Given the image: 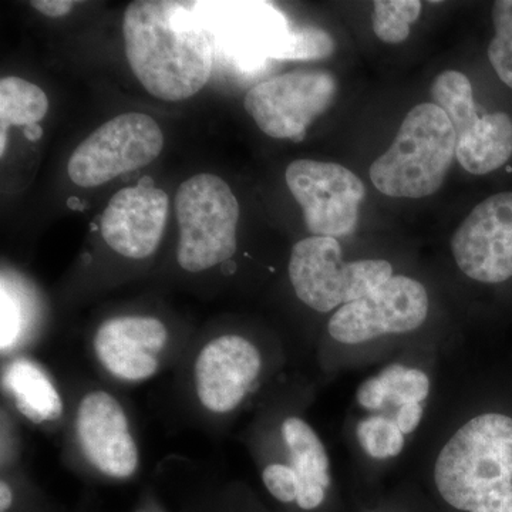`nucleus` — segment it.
<instances>
[{
  "instance_id": "obj_10",
  "label": "nucleus",
  "mask_w": 512,
  "mask_h": 512,
  "mask_svg": "<svg viewBox=\"0 0 512 512\" xmlns=\"http://www.w3.org/2000/svg\"><path fill=\"white\" fill-rule=\"evenodd\" d=\"M427 313L426 288L409 276H392L366 298L338 309L328 330L336 342L359 345L390 333L412 332L423 325Z\"/></svg>"
},
{
  "instance_id": "obj_5",
  "label": "nucleus",
  "mask_w": 512,
  "mask_h": 512,
  "mask_svg": "<svg viewBox=\"0 0 512 512\" xmlns=\"http://www.w3.org/2000/svg\"><path fill=\"white\" fill-rule=\"evenodd\" d=\"M288 269L296 296L320 313L366 298L393 276L389 262L383 259L345 262L338 239L315 235L302 239L292 248Z\"/></svg>"
},
{
  "instance_id": "obj_29",
  "label": "nucleus",
  "mask_w": 512,
  "mask_h": 512,
  "mask_svg": "<svg viewBox=\"0 0 512 512\" xmlns=\"http://www.w3.org/2000/svg\"><path fill=\"white\" fill-rule=\"evenodd\" d=\"M43 131L42 128L39 127V124H33V126L26 127L25 136L29 138V140L37 141L40 137H42Z\"/></svg>"
},
{
  "instance_id": "obj_27",
  "label": "nucleus",
  "mask_w": 512,
  "mask_h": 512,
  "mask_svg": "<svg viewBox=\"0 0 512 512\" xmlns=\"http://www.w3.org/2000/svg\"><path fill=\"white\" fill-rule=\"evenodd\" d=\"M76 3L72 0H32L30 6L47 18H63L72 12Z\"/></svg>"
},
{
  "instance_id": "obj_20",
  "label": "nucleus",
  "mask_w": 512,
  "mask_h": 512,
  "mask_svg": "<svg viewBox=\"0 0 512 512\" xmlns=\"http://www.w3.org/2000/svg\"><path fill=\"white\" fill-rule=\"evenodd\" d=\"M419 0H376L373 3L372 28L384 43L397 45L410 35V26L419 19Z\"/></svg>"
},
{
  "instance_id": "obj_9",
  "label": "nucleus",
  "mask_w": 512,
  "mask_h": 512,
  "mask_svg": "<svg viewBox=\"0 0 512 512\" xmlns=\"http://www.w3.org/2000/svg\"><path fill=\"white\" fill-rule=\"evenodd\" d=\"M285 177L315 237L338 239L355 232L366 195L356 174L340 164L296 160L286 168Z\"/></svg>"
},
{
  "instance_id": "obj_7",
  "label": "nucleus",
  "mask_w": 512,
  "mask_h": 512,
  "mask_svg": "<svg viewBox=\"0 0 512 512\" xmlns=\"http://www.w3.org/2000/svg\"><path fill=\"white\" fill-rule=\"evenodd\" d=\"M434 104L447 114L456 131V157L464 170L484 175L512 156V120L503 111L480 116L466 74L447 70L431 84Z\"/></svg>"
},
{
  "instance_id": "obj_11",
  "label": "nucleus",
  "mask_w": 512,
  "mask_h": 512,
  "mask_svg": "<svg viewBox=\"0 0 512 512\" xmlns=\"http://www.w3.org/2000/svg\"><path fill=\"white\" fill-rule=\"evenodd\" d=\"M451 251L474 281L500 284L512 278V192L480 202L458 227Z\"/></svg>"
},
{
  "instance_id": "obj_18",
  "label": "nucleus",
  "mask_w": 512,
  "mask_h": 512,
  "mask_svg": "<svg viewBox=\"0 0 512 512\" xmlns=\"http://www.w3.org/2000/svg\"><path fill=\"white\" fill-rule=\"evenodd\" d=\"M429 393L430 380L426 373L394 363L366 380L357 390V400L367 410H380L389 403L399 407L423 403Z\"/></svg>"
},
{
  "instance_id": "obj_14",
  "label": "nucleus",
  "mask_w": 512,
  "mask_h": 512,
  "mask_svg": "<svg viewBox=\"0 0 512 512\" xmlns=\"http://www.w3.org/2000/svg\"><path fill=\"white\" fill-rule=\"evenodd\" d=\"M170 200L160 188L141 181L111 197L101 215L104 242L128 259H146L156 254L167 225Z\"/></svg>"
},
{
  "instance_id": "obj_26",
  "label": "nucleus",
  "mask_w": 512,
  "mask_h": 512,
  "mask_svg": "<svg viewBox=\"0 0 512 512\" xmlns=\"http://www.w3.org/2000/svg\"><path fill=\"white\" fill-rule=\"evenodd\" d=\"M423 410L424 407L421 403L406 404V406L400 407L396 414V423L403 434L413 433L417 429L421 417H423Z\"/></svg>"
},
{
  "instance_id": "obj_19",
  "label": "nucleus",
  "mask_w": 512,
  "mask_h": 512,
  "mask_svg": "<svg viewBox=\"0 0 512 512\" xmlns=\"http://www.w3.org/2000/svg\"><path fill=\"white\" fill-rule=\"evenodd\" d=\"M49 99L36 84L16 76L0 80V156H5L8 131L12 126H33L45 119Z\"/></svg>"
},
{
  "instance_id": "obj_13",
  "label": "nucleus",
  "mask_w": 512,
  "mask_h": 512,
  "mask_svg": "<svg viewBox=\"0 0 512 512\" xmlns=\"http://www.w3.org/2000/svg\"><path fill=\"white\" fill-rule=\"evenodd\" d=\"M76 437L84 457L104 476L124 480L140 466V451L119 400L104 390L87 393L76 413Z\"/></svg>"
},
{
  "instance_id": "obj_15",
  "label": "nucleus",
  "mask_w": 512,
  "mask_h": 512,
  "mask_svg": "<svg viewBox=\"0 0 512 512\" xmlns=\"http://www.w3.org/2000/svg\"><path fill=\"white\" fill-rule=\"evenodd\" d=\"M168 329L154 316H116L101 323L93 349L101 367L117 380L146 382L160 369Z\"/></svg>"
},
{
  "instance_id": "obj_17",
  "label": "nucleus",
  "mask_w": 512,
  "mask_h": 512,
  "mask_svg": "<svg viewBox=\"0 0 512 512\" xmlns=\"http://www.w3.org/2000/svg\"><path fill=\"white\" fill-rule=\"evenodd\" d=\"M5 389L26 419L36 424L59 419L63 402L49 376L30 360L10 363L3 376Z\"/></svg>"
},
{
  "instance_id": "obj_3",
  "label": "nucleus",
  "mask_w": 512,
  "mask_h": 512,
  "mask_svg": "<svg viewBox=\"0 0 512 512\" xmlns=\"http://www.w3.org/2000/svg\"><path fill=\"white\" fill-rule=\"evenodd\" d=\"M456 131L434 103L414 107L392 146L370 167L372 183L387 197L424 198L439 191L456 157Z\"/></svg>"
},
{
  "instance_id": "obj_6",
  "label": "nucleus",
  "mask_w": 512,
  "mask_h": 512,
  "mask_svg": "<svg viewBox=\"0 0 512 512\" xmlns=\"http://www.w3.org/2000/svg\"><path fill=\"white\" fill-rule=\"evenodd\" d=\"M163 147L164 134L153 117L120 114L76 147L67 164V174L79 187H99L153 163Z\"/></svg>"
},
{
  "instance_id": "obj_24",
  "label": "nucleus",
  "mask_w": 512,
  "mask_h": 512,
  "mask_svg": "<svg viewBox=\"0 0 512 512\" xmlns=\"http://www.w3.org/2000/svg\"><path fill=\"white\" fill-rule=\"evenodd\" d=\"M266 490L281 503H293L298 498V485L291 466L269 464L262 473Z\"/></svg>"
},
{
  "instance_id": "obj_8",
  "label": "nucleus",
  "mask_w": 512,
  "mask_h": 512,
  "mask_svg": "<svg viewBox=\"0 0 512 512\" xmlns=\"http://www.w3.org/2000/svg\"><path fill=\"white\" fill-rule=\"evenodd\" d=\"M338 82L326 70H296L256 84L244 107L256 126L272 138L299 141L306 128L329 110Z\"/></svg>"
},
{
  "instance_id": "obj_25",
  "label": "nucleus",
  "mask_w": 512,
  "mask_h": 512,
  "mask_svg": "<svg viewBox=\"0 0 512 512\" xmlns=\"http://www.w3.org/2000/svg\"><path fill=\"white\" fill-rule=\"evenodd\" d=\"M23 313L19 302L10 295L2 284V352H8L16 345L23 328Z\"/></svg>"
},
{
  "instance_id": "obj_23",
  "label": "nucleus",
  "mask_w": 512,
  "mask_h": 512,
  "mask_svg": "<svg viewBox=\"0 0 512 512\" xmlns=\"http://www.w3.org/2000/svg\"><path fill=\"white\" fill-rule=\"evenodd\" d=\"M495 36L488 46V59L501 82L512 89V0L494 3Z\"/></svg>"
},
{
  "instance_id": "obj_28",
  "label": "nucleus",
  "mask_w": 512,
  "mask_h": 512,
  "mask_svg": "<svg viewBox=\"0 0 512 512\" xmlns=\"http://www.w3.org/2000/svg\"><path fill=\"white\" fill-rule=\"evenodd\" d=\"M13 504V493L10 490L9 484L2 481L0 483V512H6L10 510Z\"/></svg>"
},
{
  "instance_id": "obj_21",
  "label": "nucleus",
  "mask_w": 512,
  "mask_h": 512,
  "mask_svg": "<svg viewBox=\"0 0 512 512\" xmlns=\"http://www.w3.org/2000/svg\"><path fill=\"white\" fill-rule=\"evenodd\" d=\"M335 52V40L319 28L288 29L281 42L269 52L271 59L320 60Z\"/></svg>"
},
{
  "instance_id": "obj_1",
  "label": "nucleus",
  "mask_w": 512,
  "mask_h": 512,
  "mask_svg": "<svg viewBox=\"0 0 512 512\" xmlns=\"http://www.w3.org/2000/svg\"><path fill=\"white\" fill-rule=\"evenodd\" d=\"M123 36L131 72L156 99H191L210 80V39L183 3H130L123 16Z\"/></svg>"
},
{
  "instance_id": "obj_4",
  "label": "nucleus",
  "mask_w": 512,
  "mask_h": 512,
  "mask_svg": "<svg viewBox=\"0 0 512 512\" xmlns=\"http://www.w3.org/2000/svg\"><path fill=\"white\" fill-rule=\"evenodd\" d=\"M180 238L177 261L200 274L224 265L237 251L239 204L231 187L215 174L188 178L175 194Z\"/></svg>"
},
{
  "instance_id": "obj_22",
  "label": "nucleus",
  "mask_w": 512,
  "mask_h": 512,
  "mask_svg": "<svg viewBox=\"0 0 512 512\" xmlns=\"http://www.w3.org/2000/svg\"><path fill=\"white\" fill-rule=\"evenodd\" d=\"M357 437L363 450L377 460L399 456L404 447L403 431L389 417L373 416L360 421Z\"/></svg>"
},
{
  "instance_id": "obj_16",
  "label": "nucleus",
  "mask_w": 512,
  "mask_h": 512,
  "mask_svg": "<svg viewBox=\"0 0 512 512\" xmlns=\"http://www.w3.org/2000/svg\"><path fill=\"white\" fill-rule=\"evenodd\" d=\"M282 437L291 454V467L298 485L296 504L302 510H315L325 500L330 485L329 458L318 434L299 417L282 423Z\"/></svg>"
},
{
  "instance_id": "obj_2",
  "label": "nucleus",
  "mask_w": 512,
  "mask_h": 512,
  "mask_svg": "<svg viewBox=\"0 0 512 512\" xmlns=\"http://www.w3.org/2000/svg\"><path fill=\"white\" fill-rule=\"evenodd\" d=\"M441 497L468 512H512V419L474 417L451 437L434 468Z\"/></svg>"
},
{
  "instance_id": "obj_12",
  "label": "nucleus",
  "mask_w": 512,
  "mask_h": 512,
  "mask_svg": "<svg viewBox=\"0 0 512 512\" xmlns=\"http://www.w3.org/2000/svg\"><path fill=\"white\" fill-rule=\"evenodd\" d=\"M262 369L254 343L239 335L210 340L194 365L195 394L205 410L228 414L244 402Z\"/></svg>"
}]
</instances>
